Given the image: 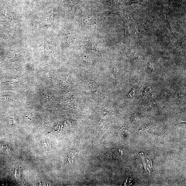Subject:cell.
I'll return each mask as SVG.
<instances>
[{
	"instance_id": "6da1fadb",
	"label": "cell",
	"mask_w": 186,
	"mask_h": 186,
	"mask_svg": "<svg viewBox=\"0 0 186 186\" xmlns=\"http://www.w3.org/2000/svg\"><path fill=\"white\" fill-rule=\"evenodd\" d=\"M84 23L88 26H93L96 24L95 20L92 18L87 17H85L83 19Z\"/></svg>"
},
{
	"instance_id": "7a4b0ae2",
	"label": "cell",
	"mask_w": 186,
	"mask_h": 186,
	"mask_svg": "<svg viewBox=\"0 0 186 186\" xmlns=\"http://www.w3.org/2000/svg\"><path fill=\"white\" fill-rule=\"evenodd\" d=\"M43 143V148L45 149L46 151H49L50 150L51 146L49 142H45Z\"/></svg>"
},
{
	"instance_id": "3957f363",
	"label": "cell",
	"mask_w": 186,
	"mask_h": 186,
	"mask_svg": "<svg viewBox=\"0 0 186 186\" xmlns=\"http://www.w3.org/2000/svg\"><path fill=\"white\" fill-rule=\"evenodd\" d=\"M19 170L18 169L16 170L15 174L16 177L17 178H19Z\"/></svg>"
}]
</instances>
